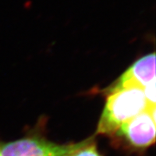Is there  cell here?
I'll return each instance as SVG.
<instances>
[{
  "label": "cell",
  "mask_w": 156,
  "mask_h": 156,
  "mask_svg": "<svg viewBox=\"0 0 156 156\" xmlns=\"http://www.w3.org/2000/svg\"><path fill=\"white\" fill-rule=\"evenodd\" d=\"M154 80H155V54L152 53L136 61L116 82L129 81L144 88Z\"/></svg>",
  "instance_id": "obj_4"
},
{
  "label": "cell",
  "mask_w": 156,
  "mask_h": 156,
  "mask_svg": "<svg viewBox=\"0 0 156 156\" xmlns=\"http://www.w3.org/2000/svg\"><path fill=\"white\" fill-rule=\"evenodd\" d=\"M86 141L58 144L41 136H27L2 145L0 156H73Z\"/></svg>",
  "instance_id": "obj_2"
},
{
  "label": "cell",
  "mask_w": 156,
  "mask_h": 156,
  "mask_svg": "<svg viewBox=\"0 0 156 156\" xmlns=\"http://www.w3.org/2000/svg\"><path fill=\"white\" fill-rule=\"evenodd\" d=\"M73 156H101L97 150V144L93 141V138H89L86 143L78 151H76Z\"/></svg>",
  "instance_id": "obj_5"
},
{
  "label": "cell",
  "mask_w": 156,
  "mask_h": 156,
  "mask_svg": "<svg viewBox=\"0 0 156 156\" xmlns=\"http://www.w3.org/2000/svg\"><path fill=\"white\" fill-rule=\"evenodd\" d=\"M0 152H1V145H0Z\"/></svg>",
  "instance_id": "obj_6"
},
{
  "label": "cell",
  "mask_w": 156,
  "mask_h": 156,
  "mask_svg": "<svg viewBox=\"0 0 156 156\" xmlns=\"http://www.w3.org/2000/svg\"><path fill=\"white\" fill-rule=\"evenodd\" d=\"M155 107L147 110L122 124L114 135L134 150H145L155 141Z\"/></svg>",
  "instance_id": "obj_3"
},
{
  "label": "cell",
  "mask_w": 156,
  "mask_h": 156,
  "mask_svg": "<svg viewBox=\"0 0 156 156\" xmlns=\"http://www.w3.org/2000/svg\"><path fill=\"white\" fill-rule=\"evenodd\" d=\"M148 108L151 107L148 105L142 87L129 81L116 82L108 93L97 133L114 135L122 124Z\"/></svg>",
  "instance_id": "obj_1"
}]
</instances>
